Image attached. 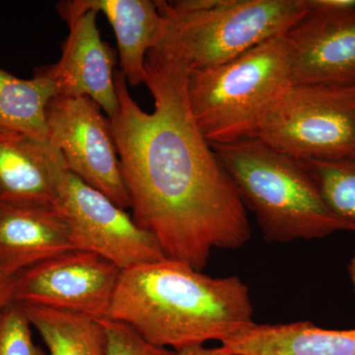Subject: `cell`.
<instances>
[{"instance_id":"obj_16","label":"cell","mask_w":355,"mask_h":355,"mask_svg":"<svg viewBox=\"0 0 355 355\" xmlns=\"http://www.w3.org/2000/svg\"><path fill=\"white\" fill-rule=\"evenodd\" d=\"M58 95L46 67L31 79L18 78L0 69V132L49 137L46 107Z\"/></svg>"},{"instance_id":"obj_22","label":"cell","mask_w":355,"mask_h":355,"mask_svg":"<svg viewBox=\"0 0 355 355\" xmlns=\"http://www.w3.org/2000/svg\"><path fill=\"white\" fill-rule=\"evenodd\" d=\"M18 275L0 268V312L14 302Z\"/></svg>"},{"instance_id":"obj_5","label":"cell","mask_w":355,"mask_h":355,"mask_svg":"<svg viewBox=\"0 0 355 355\" xmlns=\"http://www.w3.org/2000/svg\"><path fill=\"white\" fill-rule=\"evenodd\" d=\"M291 46L268 40L224 64L191 70L187 94L193 118L210 144L253 139L291 87Z\"/></svg>"},{"instance_id":"obj_13","label":"cell","mask_w":355,"mask_h":355,"mask_svg":"<svg viewBox=\"0 0 355 355\" xmlns=\"http://www.w3.org/2000/svg\"><path fill=\"white\" fill-rule=\"evenodd\" d=\"M57 10L65 22L90 10L104 14L116 35L120 71L130 85L146 83V57L157 46L164 27L157 1L67 0Z\"/></svg>"},{"instance_id":"obj_21","label":"cell","mask_w":355,"mask_h":355,"mask_svg":"<svg viewBox=\"0 0 355 355\" xmlns=\"http://www.w3.org/2000/svg\"><path fill=\"white\" fill-rule=\"evenodd\" d=\"M305 16L334 17L355 10V0H303Z\"/></svg>"},{"instance_id":"obj_10","label":"cell","mask_w":355,"mask_h":355,"mask_svg":"<svg viewBox=\"0 0 355 355\" xmlns=\"http://www.w3.org/2000/svg\"><path fill=\"white\" fill-rule=\"evenodd\" d=\"M97 14L87 11L67 22L70 31L62 44V58L46 69L58 95L90 98L112 119L119 110L116 53L101 39Z\"/></svg>"},{"instance_id":"obj_18","label":"cell","mask_w":355,"mask_h":355,"mask_svg":"<svg viewBox=\"0 0 355 355\" xmlns=\"http://www.w3.org/2000/svg\"><path fill=\"white\" fill-rule=\"evenodd\" d=\"M314 180L327 207L355 232V158L301 161Z\"/></svg>"},{"instance_id":"obj_6","label":"cell","mask_w":355,"mask_h":355,"mask_svg":"<svg viewBox=\"0 0 355 355\" xmlns=\"http://www.w3.org/2000/svg\"><path fill=\"white\" fill-rule=\"evenodd\" d=\"M253 139L299 161L355 158V84H292Z\"/></svg>"},{"instance_id":"obj_20","label":"cell","mask_w":355,"mask_h":355,"mask_svg":"<svg viewBox=\"0 0 355 355\" xmlns=\"http://www.w3.org/2000/svg\"><path fill=\"white\" fill-rule=\"evenodd\" d=\"M108 340V355H178L176 350L149 343L135 329L118 320H100Z\"/></svg>"},{"instance_id":"obj_19","label":"cell","mask_w":355,"mask_h":355,"mask_svg":"<svg viewBox=\"0 0 355 355\" xmlns=\"http://www.w3.org/2000/svg\"><path fill=\"white\" fill-rule=\"evenodd\" d=\"M0 355H49L33 342L31 323L20 303L0 312Z\"/></svg>"},{"instance_id":"obj_12","label":"cell","mask_w":355,"mask_h":355,"mask_svg":"<svg viewBox=\"0 0 355 355\" xmlns=\"http://www.w3.org/2000/svg\"><path fill=\"white\" fill-rule=\"evenodd\" d=\"M67 171L49 137L0 132V202L53 207Z\"/></svg>"},{"instance_id":"obj_8","label":"cell","mask_w":355,"mask_h":355,"mask_svg":"<svg viewBox=\"0 0 355 355\" xmlns=\"http://www.w3.org/2000/svg\"><path fill=\"white\" fill-rule=\"evenodd\" d=\"M48 137L69 171L121 209L130 207L111 123L88 97L55 96L46 107Z\"/></svg>"},{"instance_id":"obj_1","label":"cell","mask_w":355,"mask_h":355,"mask_svg":"<svg viewBox=\"0 0 355 355\" xmlns=\"http://www.w3.org/2000/svg\"><path fill=\"white\" fill-rule=\"evenodd\" d=\"M146 69L153 113L140 108L116 70L119 110L109 119L132 218L153 233L166 259L202 270L212 250L249 241L247 209L191 113L190 70L155 50Z\"/></svg>"},{"instance_id":"obj_2","label":"cell","mask_w":355,"mask_h":355,"mask_svg":"<svg viewBox=\"0 0 355 355\" xmlns=\"http://www.w3.org/2000/svg\"><path fill=\"white\" fill-rule=\"evenodd\" d=\"M249 288L238 277H211L164 259L121 270L110 317L149 343L176 352L223 343L254 326Z\"/></svg>"},{"instance_id":"obj_14","label":"cell","mask_w":355,"mask_h":355,"mask_svg":"<svg viewBox=\"0 0 355 355\" xmlns=\"http://www.w3.org/2000/svg\"><path fill=\"white\" fill-rule=\"evenodd\" d=\"M71 250L69 227L53 207L0 202V268L20 272Z\"/></svg>"},{"instance_id":"obj_11","label":"cell","mask_w":355,"mask_h":355,"mask_svg":"<svg viewBox=\"0 0 355 355\" xmlns=\"http://www.w3.org/2000/svg\"><path fill=\"white\" fill-rule=\"evenodd\" d=\"M286 38L293 85L355 84V10L334 17L305 16Z\"/></svg>"},{"instance_id":"obj_3","label":"cell","mask_w":355,"mask_h":355,"mask_svg":"<svg viewBox=\"0 0 355 355\" xmlns=\"http://www.w3.org/2000/svg\"><path fill=\"white\" fill-rule=\"evenodd\" d=\"M211 146L266 241L319 239L345 230L301 161L257 139Z\"/></svg>"},{"instance_id":"obj_15","label":"cell","mask_w":355,"mask_h":355,"mask_svg":"<svg viewBox=\"0 0 355 355\" xmlns=\"http://www.w3.org/2000/svg\"><path fill=\"white\" fill-rule=\"evenodd\" d=\"M221 347L227 355H355V328L328 330L309 321L256 323Z\"/></svg>"},{"instance_id":"obj_9","label":"cell","mask_w":355,"mask_h":355,"mask_svg":"<svg viewBox=\"0 0 355 355\" xmlns=\"http://www.w3.org/2000/svg\"><path fill=\"white\" fill-rule=\"evenodd\" d=\"M121 273L99 254L71 250L20 272L14 302L107 319Z\"/></svg>"},{"instance_id":"obj_7","label":"cell","mask_w":355,"mask_h":355,"mask_svg":"<svg viewBox=\"0 0 355 355\" xmlns=\"http://www.w3.org/2000/svg\"><path fill=\"white\" fill-rule=\"evenodd\" d=\"M53 207L67 223L74 250L99 254L121 270L166 259L153 233L69 171Z\"/></svg>"},{"instance_id":"obj_17","label":"cell","mask_w":355,"mask_h":355,"mask_svg":"<svg viewBox=\"0 0 355 355\" xmlns=\"http://www.w3.org/2000/svg\"><path fill=\"white\" fill-rule=\"evenodd\" d=\"M21 305L43 338L49 355H108L106 331L100 320L70 311Z\"/></svg>"},{"instance_id":"obj_23","label":"cell","mask_w":355,"mask_h":355,"mask_svg":"<svg viewBox=\"0 0 355 355\" xmlns=\"http://www.w3.org/2000/svg\"><path fill=\"white\" fill-rule=\"evenodd\" d=\"M177 352L178 355H227L222 347L207 349L203 345L186 347V349L179 350Z\"/></svg>"},{"instance_id":"obj_4","label":"cell","mask_w":355,"mask_h":355,"mask_svg":"<svg viewBox=\"0 0 355 355\" xmlns=\"http://www.w3.org/2000/svg\"><path fill=\"white\" fill-rule=\"evenodd\" d=\"M164 19L154 50L190 71L229 62L286 36L305 17L303 0H157Z\"/></svg>"},{"instance_id":"obj_24","label":"cell","mask_w":355,"mask_h":355,"mask_svg":"<svg viewBox=\"0 0 355 355\" xmlns=\"http://www.w3.org/2000/svg\"><path fill=\"white\" fill-rule=\"evenodd\" d=\"M349 275L350 277V282H352V288H354L355 294V253L352 256V260L349 263Z\"/></svg>"}]
</instances>
